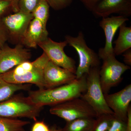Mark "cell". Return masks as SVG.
<instances>
[{
	"label": "cell",
	"mask_w": 131,
	"mask_h": 131,
	"mask_svg": "<svg viewBox=\"0 0 131 131\" xmlns=\"http://www.w3.org/2000/svg\"><path fill=\"white\" fill-rule=\"evenodd\" d=\"M49 7L46 0H41L32 13L33 18L40 21L46 27L49 18Z\"/></svg>",
	"instance_id": "obj_20"
},
{
	"label": "cell",
	"mask_w": 131,
	"mask_h": 131,
	"mask_svg": "<svg viewBox=\"0 0 131 131\" xmlns=\"http://www.w3.org/2000/svg\"><path fill=\"white\" fill-rule=\"evenodd\" d=\"M43 107L32 102L28 96L14 95L0 102V118H26L35 121Z\"/></svg>",
	"instance_id": "obj_2"
},
{
	"label": "cell",
	"mask_w": 131,
	"mask_h": 131,
	"mask_svg": "<svg viewBox=\"0 0 131 131\" xmlns=\"http://www.w3.org/2000/svg\"><path fill=\"white\" fill-rule=\"evenodd\" d=\"M45 89H50L68 84L76 79L75 74L49 60L44 69Z\"/></svg>",
	"instance_id": "obj_13"
},
{
	"label": "cell",
	"mask_w": 131,
	"mask_h": 131,
	"mask_svg": "<svg viewBox=\"0 0 131 131\" xmlns=\"http://www.w3.org/2000/svg\"><path fill=\"white\" fill-rule=\"evenodd\" d=\"M108 131H126V122L117 118L113 115Z\"/></svg>",
	"instance_id": "obj_24"
},
{
	"label": "cell",
	"mask_w": 131,
	"mask_h": 131,
	"mask_svg": "<svg viewBox=\"0 0 131 131\" xmlns=\"http://www.w3.org/2000/svg\"><path fill=\"white\" fill-rule=\"evenodd\" d=\"M52 129L49 126L43 121H36L32 126L31 131H52Z\"/></svg>",
	"instance_id": "obj_25"
},
{
	"label": "cell",
	"mask_w": 131,
	"mask_h": 131,
	"mask_svg": "<svg viewBox=\"0 0 131 131\" xmlns=\"http://www.w3.org/2000/svg\"><path fill=\"white\" fill-rule=\"evenodd\" d=\"M124 57L125 64L130 67L131 66V49H130L122 54Z\"/></svg>",
	"instance_id": "obj_29"
},
{
	"label": "cell",
	"mask_w": 131,
	"mask_h": 131,
	"mask_svg": "<svg viewBox=\"0 0 131 131\" xmlns=\"http://www.w3.org/2000/svg\"><path fill=\"white\" fill-rule=\"evenodd\" d=\"M31 57L30 51L21 43H18L14 48L4 46L0 49V74L29 61Z\"/></svg>",
	"instance_id": "obj_10"
},
{
	"label": "cell",
	"mask_w": 131,
	"mask_h": 131,
	"mask_svg": "<svg viewBox=\"0 0 131 131\" xmlns=\"http://www.w3.org/2000/svg\"><path fill=\"white\" fill-rule=\"evenodd\" d=\"M91 12L102 18L114 13L127 17L131 15V0H101Z\"/></svg>",
	"instance_id": "obj_14"
},
{
	"label": "cell",
	"mask_w": 131,
	"mask_h": 131,
	"mask_svg": "<svg viewBox=\"0 0 131 131\" xmlns=\"http://www.w3.org/2000/svg\"><path fill=\"white\" fill-rule=\"evenodd\" d=\"M113 115L104 114L96 118V122L93 131H108Z\"/></svg>",
	"instance_id": "obj_21"
},
{
	"label": "cell",
	"mask_w": 131,
	"mask_h": 131,
	"mask_svg": "<svg viewBox=\"0 0 131 131\" xmlns=\"http://www.w3.org/2000/svg\"><path fill=\"white\" fill-rule=\"evenodd\" d=\"M103 64L100 69V82L104 94L108 93L110 90L121 81L122 75L130 67L121 62L112 55L102 60Z\"/></svg>",
	"instance_id": "obj_6"
},
{
	"label": "cell",
	"mask_w": 131,
	"mask_h": 131,
	"mask_svg": "<svg viewBox=\"0 0 131 131\" xmlns=\"http://www.w3.org/2000/svg\"><path fill=\"white\" fill-rule=\"evenodd\" d=\"M104 96L107 106L114 113V116L126 122L128 108L130 106L131 84L114 93L104 94Z\"/></svg>",
	"instance_id": "obj_12"
},
{
	"label": "cell",
	"mask_w": 131,
	"mask_h": 131,
	"mask_svg": "<svg viewBox=\"0 0 131 131\" xmlns=\"http://www.w3.org/2000/svg\"><path fill=\"white\" fill-rule=\"evenodd\" d=\"M12 2V8L14 12H18L19 11L18 4L20 0H10Z\"/></svg>",
	"instance_id": "obj_31"
},
{
	"label": "cell",
	"mask_w": 131,
	"mask_h": 131,
	"mask_svg": "<svg viewBox=\"0 0 131 131\" xmlns=\"http://www.w3.org/2000/svg\"><path fill=\"white\" fill-rule=\"evenodd\" d=\"M100 67L91 68L87 75V88L81 98L91 106L97 117L104 114L114 115L105 100L100 82Z\"/></svg>",
	"instance_id": "obj_3"
},
{
	"label": "cell",
	"mask_w": 131,
	"mask_h": 131,
	"mask_svg": "<svg viewBox=\"0 0 131 131\" xmlns=\"http://www.w3.org/2000/svg\"><path fill=\"white\" fill-rule=\"evenodd\" d=\"M39 59L38 63L35 68L23 74L17 75L10 74L6 72L0 74V77L9 83L34 84L39 89H45L44 69L49 59L44 52L39 57Z\"/></svg>",
	"instance_id": "obj_8"
},
{
	"label": "cell",
	"mask_w": 131,
	"mask_h": 131,
	"mask_svg": "<svg viewBox=\"0 0 131 131\" xmlns=\"http://www.w3.org/2000/svg\"><path fill=\"white\" fill-rule=\"evenodd\" d=\"M46 27L33 18L29 24L20 43L28 48H37L41 42L48 38Z\"/></svg>",
	"instance_id": "obj_15"
},
{
	"label": "cell",
	"mask_w": 131,
	"mask_h": 131,
	"mask_svg": "<svg viewBox=\"0 0 131 131\" xmlns=\"http://www.w3.org/2000/svg\"><path fill=\"white\" fill-rule=\"evenodd\" d=\"M89 11H92L96 4L101 0H79Z\"/></svg>",
	"instance_id": "obj_26"
},
{
	"label": "cell",
	"mask_w": 131,
	"mask_h": 131,
	"mask_svg": "<svg viewBox=\"0 0 131 131\" xmlns=\"http://www.w3.org/2000/svg\"><path fill=\"white\" fill-rule=\"evenodd\" d=\"M96 118H81L66 122L62 131H93Z\"/></svg>",
	"instance_id": "obj_18"
},
{
	"label": "cell",
	"mask_w": 131,
	"mask_h": 131,
	"mask_svg": "<svg viewBox=\"0 0 131 131\" xmlns=\"http://www.w3.org/2000/svg\"><path fill=\"white\" fill-rule=\"evenodd\" d=\"M33 18L32 14L18 11L5 16L2 20L1 23L8 37L10 38L12 41L20 43Z\"/></svg>",
	"instance_id": "obj_9"
},
{
	"label": "cell",
	"mask_w": 131,
	"mask_h": 131,
	"mask_svg": "<svg viewBox=\"0 0 131 131\" xmlns=\"http://www.w3.org/2000/svg\"><path fill=\"white\" fill-rule=\"evenodd\" d=\"M50 112L63 119L66 122L81 118L97 117L91 106L81 97L52 106Z\"/></svg>",
	"instance_id": "obj_5"
},
{
	"label": "cell",
	"mask_w": 131,
	"mask_h": 131,
	"mask_svg": "<svg viewBox=\"0 0 131 131\" xmlns=\"http://www.w3.org/2000/svg\"><path fill=\"white\" fill-rule=\"evenodd\" d=\"M52 131H62L61 129H55V128H53L52 129Z\"/></svg>",
	"instance_id": "obj_32"
},
{
	"label": "cell",
	"mask_w": 131,
	"mask_h": 131,
	"mask_svg": "<svg viewBox=\"0 0 131 131\" xmlns=\"http://www.w3.org/2000/svg\"><path fill=\"white\" fill-rule=\"evenodd\" d=\"M8 39V37L6 31L1 23L0 24V49L4 46L5 42Z\"/></svg>",
	"instance_id": "obj_27"
},
{
	"label": "cell",
	"mask_w": 131,
	"mask_h": 131,
	"mask_svg": "<svg viewBox=\"0 0 131 131\" xmlns=\"http://www.w3.org/2000/svg\"><path fill=\"white\" fill-rule=\"evenodd\" d=\"M41 0H20L18 4L19 11L32 13Z\"/></svg>",
	"instance_id": "obj_22"
},
{
	"label": "cell",
	"mask_w": 131,
	"mask_h": 131,
	"mask_svg": "<svg viewBox=\"0 0 131 131\" xmlns=\"http://www.w3.org/2000/svg\"><path fill=\"white\" fill-rule=\"evenodd\" d=\"M118 37L114 43V52L115 56H119L131 48V27L125 24L120 27Z\"/></svg>",
	"instance_id": "obj_16"
},
{
	"label": "cell",
	"mask_w": 131,
	"mask_h": 131,
	"mask_svg": "<svg viewBox=\"0 0 131 131\" xmlns=\"http://www.w3.org/2000/svg\"><path fill=\"white\" fill-rule=\"evenodd\" d=\"M51 7L55 10L63 9L69 6L73 0H46Z\"/></svg>",
	"instance_id": "obj_23"
},
{
	"label": "cell",
	"mask_w": 131,
	"mask_h": 131,
	"mask_svg": "<svg viewBox=\"0 0 131 131\" xmlns=\"http://www.w3.org/2000/svg\"><path fill=\"white\" fill-rule=\"evenodd\" d=\"M87 75H84L68 84L50 89L29 91L28 98L35 105L53 106L81 97L87 88Z\"/></svg>",
	"instance_id": "obj_1"
},
{
	"label": "cell",
	"mask_w": 131,
	"mask_h": 131,
	"mask_svg": "<svg viewBox=\"0 0 131 131\" xmlns=\"http://www.w3.org/2000/svg\"><path fill=\"white\" fill-rule=\"evenodd\" d=\"M10 7L12 8V2L10 0H0V15Z\"/></svg>",
	"instance_id": "obj_28"
},
{
	"label": "cell",
	"mask_w": 131,
	"mask_h": 131,
	"mask_svg": "<svg viewBox=\"0 0 131 131\" xmlns=\"http://www.w3.org/2000/svg\"><path fill=\"white\" fill-rule=\"evenodd\" d=\"M84 38L81 31L77 37L69 35L65 37L68 45L75 49L79 56V65L75 73L76 79L88 74L91 68L100 67V64L98 54L88 46Z\"/></svg>",
	"instance_id": "obj_4"
},
{
	"label": "cell",
	"mask_w": 131,
	"mask_h": 131,
	"mask_svg": "<svg viewBox=\"0 0 131 131\" xmlns=\"http://www.w3.org/2000/svg\"><path fill=\"white\" fill-rule=\"evenodd\" d=\"M30 124L18 118H0V131H26L25 127Z\"/></svg>",
	"instance_id": "obj_19"
},
{
	"label": "cell",
	"mask_w": 131,
	"mask_h": 131,
	"mask_svg": "<svg viewBox=\"0 0 131 131\" xmlns=\"http://www.w3.org/2000/svg\"><path fill=\"white\" fill-rule=\"evenodd\" d=\"M68 45L66 40L56 42L48 37L38 46L43 50L50 61L75 74V62L73 58L68 56L64 50V47Z\"/></svg>",
	"instance_id": "obj_7"
},
{
	"label": "cell",
	"mask_w": 131,
	"mask_h": 131,
	"mask_svg": "<svg viewBox=\"0 0 131 131\" xmlns=\"http://www.w3.org/2000/svg\"><path fill=\"white\" fill-rule=\"evenodd\" d=\"M128 20L127 17L122 15L102 18L100 22V26L105 33V47L99 49L98 55L100 59L103 60L108 57L115 55L113 46L114 35L120 27Z\"/></svg>",
	"instance_id": "obj_11"
},
{
	"label": "cell",
	"mask_w": 131,
	"mask_h": 131,
	"mask_svg": "<svg viewBox=\"0 0 131 131\" xmlns=\"http://www.w3.org/2000/svg\"><path fill=\"white\" fill-rule=\"evenodd\" d=\"M126 131H131V107L129 106L127 112V119L126 122Z\"/></svg>",
	"instance_id": "obj_30"
},
{
	"label": "cell",
	"mask_w": 131,
	"mask_h": 131,
	"mask_svg": "<svg viewBox=\"0 0 131 131\" xmlns=\"http://www.w3.org/2000/svg\"></svg>",
	"instance_id": "obj_33"
},
{
	"label": "cell",
	"mask_w": 131,
	"mask_h": 131,
	"mask_svg": "<svg viewBox=\"0 0 131 131\" xmlns=\"http://www.w3.org/2000/svg\"><path fill=\"white\" fill-rule=\"evenodd\" d=\"M30 84H16L7 82L0 77V102L11 98L17 91L29 90Z\"/></svg>",
	"instance_id": "obj_17"
}]
</instances>
